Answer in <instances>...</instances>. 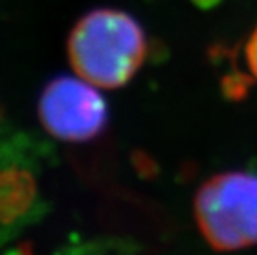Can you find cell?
<instances>
[{
  "label": "cell",
  "mask_w": 257,
  "mask_h": 255,
  "mask_svg": "<svg viewBox=\"0 0 257 255\" xmlns=\"http://www.w3.org/2000/svg\"><path fill=\"white\" fill-rule=\"evenodd\" d=\"M146 57V37L131 15L96 9L81 17L68 37V58L80 78L96 88H119Z\"/></svg>",
  "instance_id": "1"
},
{
  "label": "cell",
  "mask_w": 257,
  "mask_h": 255,
  "mask_svg": "<svg viewBox=\"0 0 257 255\" xmlns=\"http://www.w3.org/2000/svg\"><path fill=\"white\" fill-rule=\"evenodd\" d=\"M194 217L204 240L217 252L257 243V174L222 172L209 177L194 197Z\"/></svg>",
  "instance_id": "2"
},
{
  "label": "cell",
  "mask_w": 257,
  "mask_h": 255,
  "mask_svg": "<svg viewBox=\"0 0 257 255\" xmlns=\"http://www.w3.org/2000/svg\"><path fill=\"white\" fill-rule=\"evenodd\" d=\"M38 115L52 136L65 141H88L106 124V101L96 86L83 78L53 80L42 93Z\"/></svg>",
  "instance_id": "3"
},
{
  "label": "cell",
  "mask_w": 257,
  "mask_h": 255,
  "mask_svg": "<svg viewBox=\"0 0 257 255\" xmlns=\"http://www.w3.org/2000/svg\"><path fill=\"white\" fill-rule=\"evenodd\" d=\"M245 58H247L250 72H252V75L257 80V27L254 29L252 34H250L247 45H245Z\"/></svg>",
  "instance_id": "4"
},
{
  "label": "cell",
  "mask_w": 257,
  "mask_h": 255,
  "mask_svg": "<svg viewBox=\"0 0 257 255\" xmlns=\"http://www.w3.org/2000/svg\"><path fill=\"white\" fill-rule=\"evenodd\" d=\"M196 4H201V5H209L211 2H216V0H194Z\"/></svg>",
  "instance_id": "5"
}]
</instances>
